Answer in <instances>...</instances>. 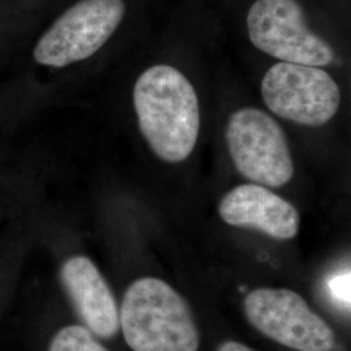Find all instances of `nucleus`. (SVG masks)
Masks as SVG:
<instances>
[{
  "label": "nucleus",
  "instance_id": "obj_1",
  "mask_svg": "<svg viewBox=\"0 0 351 351\" xmlns=\"http://www.w3.org/2000/svg\"><path fill=\"white\" fill-rule=\"evenodd\" d=\"M133 103L154 154L167 163L188 159L201 128L198 95L188 78L171 65L150 66L134 85Z\"/></svg>",
  "mask_w": 351,
  "mask_h": 351
},
{
  "label": "nucleus",
  "instance_id": "obj_2",
  "mask_svg": "<svg viewBox=\"0 0 351 351\" xmlns=\"http://www.w3.org/2000/svg\"><path fill=\"white\" fill-rule=\"evenodd\" d=\"M120 326L133 351H198L199 329L185 301L160 278L145 277L125 291Z\"/></svg>",
  "mask_w": 351,
  "mask_h": 351
},
{
  "label": "nucleus",
  "instance_id": "obj_3",
  "mask_svg": "<svg viewBox=\"0 0 351 351\" xmlns=\"http://www.w3.org/2000/svg\"><path fill=\"white\" fill-rule=\"evenodd\" d=\"M226 145L236 169L252 182L281 188L294 175V164L282 128L259 108H239L229 116Z\"/></svg>",
  "mask_w": 351,
  "mask_h": 351
},
{
  "label": "nucleus",
  "instance_id": "obj_4",
  "mask_svg": "<svg viewBox=\"0 0 351 351\" xmlns=\"http://www.w3.org/2000/svg\"><path fill=\"white\" fill-rule=\"evenodd\" d=\"M124 0H81L38 40L34 59L53 68L86 60L112 37L125 16Z\"/></svg>",
  "mask_w": 351,
  "mask_h": 351
},
{
  "label": "nucleus",
  "instance_id": "obj_5",
  "mask_svg": "<svg viewBox=\"0 0 351 351\" xmlns=\"http://www.w3.org/2000/svg\"><path fill=\"white\" fill-rule=\"evenodd\" d=\"M262 95L271 112L306 126L326 125L341 103L339 85L324 69L285 62L267 71Z\"/></svg>",
  "mask_w": 351,
  "mask_h": 351
},
{
  "label": "nucleus",
  "instance_id": "obj_6",
  "mask_svg": "<svg viewBox=\"0 0 351 351\" xmlns=\"http://www.w3.org/2000/svg\"><path fill=\"white\" fill-rule=\"evenodd\" d=\"M251 43L285 63L326 66L335 52L307 25L297 0H256L247 14Z\"/></svg>",
  "mask_w": 351,
  "mask_h": 351
},
{
  "label": "nucleus",
  "instance_id": "obj_7",
  "mask_svg": "<svg viewBox=\"0 0 351 351\" xmlns=\"http://www.w3.org/2000/svg\"><path fill=\"white\" fill-rule=\"evenodd\" d=\"M251 326L297 351H332L336 336L301 295L289 289H255L243 301Z\"/></svg>",
  "mask_w": 351,
  "mask_h": 351
},
{
  "label": "nucleus",
  "instance_id": "obj_8",
  "mask_svg": "<svg viewBox=\"0 0 351 351\" xmlns=\"http://www.w3.org/2000/svg\"><path fill=\"white\" fill-rule=\"evenodd\" d=\"M219 215L229 226L256 229L280 241L294 239L301 223L293 204L258 184L228 191L219 204Z\"/></svg>",
  "mask_w": 351,
  "mask_h": 351
},
{
  "label": "nucleus",
  "instance_id": "obj_9",
  "mask_svg": "<svg viewBox=\"0 0 351 351\" xmlns=\"http://www.w3.org/2000/svg\"><path fill=\"white\" fill-rule=\"evenodd\" d=\"M62 281L75 310L88 330L111 339L120 328V316L112 291L86 256H73L62 267Z\"/></svg>",
  "mask_w": 351,
  "mask_h": 351
},
{
  "label": "nucleus",
  "instance_id": "obj_10",
  "mask_svg": "<svg viewBox=\"0 0 351 351\" xmlns=\"http://www.w3.org/2000/svg\"><path fill=\"white\" fill-rule=\"evenodd\" d=\"M49 351H108L81 326H65L51 341Z\"/></svg>",
  "mask_w": 351,
  "mask_h": 351
},
{
  "label": "nucleus",
  "instance_id": "obj_11",
  "mask_svg": "<svg viewBox=\"0 0 351 351\" xmlns=\"http://www.w3.org/2000/svg\"><path fill=\"white\" fill-rule=\"evenodd\" d=\"M350 271H342L326 280V294L342 311L350 313Z\"/></svg>",
  "mask_w": 351,
  "mask_h": 351
},
{
  "label": "nucleus",
  "instance_id": "obj_12",
  "mask_svg": "<svg viewBox=\"0 0 351 351\" xmlns=\"http://www.w3.org/2000/svg\"><path fill=\"white\" fill-rule=\"evenodd\" d=\"M217 351H255L250 349L249 346L237 342V341H226L219 346Z\"/></svg>",
  "mask_w": 351,
  "mask_h": 351
}]
</instances>
